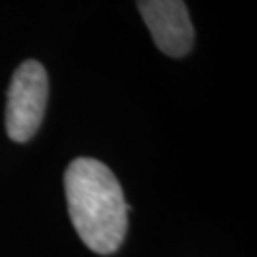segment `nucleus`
I'll return each instance as SVG.
<instances>
[{
	"label": "nucleus",
	"mask_w": 257,
	"mask_h": 257,
	"mask_svg": "<svg viewBox=\"0 0 257 257\" xmlns=\"http://www.w3.org/2000/svg\"><path fill=\"white\" fill-rule=\"evenodd\" d=\"M65 196L78 236L95 253H112L128 230V210L118 179L95 158H74L65 172Z\"/></svg>",
	"instance_id": "obj_1"
},
{
	"label": "nucleus",
	"mask_w": 257,
	"mask_h": 257,
	"mask_svg": "<svg viewBox=\"0 0 257 257\" xmlns=\"http://www.w3.org/2000/svg\"><path fill=\"white\" fill-rule=\"evenodd\" d=\"M48 103V74L42 63L29 59L16 69L6 101V132L25 143L38 132Z\"/></svg>",
	"instance_id": "obj_2"
},
{
	"label": "nucleus",
	"mask_w": 257,
	"mask_h": 257,
	"mask_svg": "<svg viewBox=\"0 0 257 257\" xmlns=\"http://www.w3.org/2000/svg\"><path fill=\"white\" fill-rule=\"evenodd\" d=\"M138 8L166 55L181 57L193 48L194 31L183 0H138Z\"/></svg>",
	"instance_id": "obj_3"
}]
</instances>
